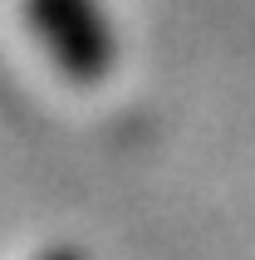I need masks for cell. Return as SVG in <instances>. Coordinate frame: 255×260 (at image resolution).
<instances>
[{"instance_id": "cell-1", "label": "cell", "mask_w": 255, "mask_h": 260, "mask_svg": "<svg viewBox=\"0 0 255 260\" xmlns=\"http://www.w3.org/2000/svg\"><path fill=\"white\" fill-rule=\"evenodd\" d=\"M20 15L59 79L79 88H99L113 79L123 44L108 0H20Z\"/></svg>"}]
</instances>
